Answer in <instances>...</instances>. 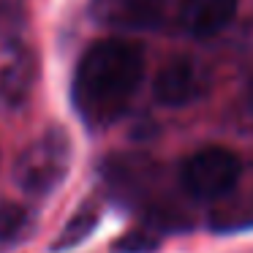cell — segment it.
<instances>
[{
  "label": "cell",
  "mask_w": 253,
  "mask_h": 253,
  "mask_svg": "<svg viewBox=\"0 0 253 253\" xmlns=\"http://www.w3.org/2000/svg\"><path fill=\"white\" fill-rule=\"evenodd\" d=\"M30 212L22 204H0V242H14L28 231Z\"/></svg>",
  "instance_id": "obj_10"
},
{
  "label": "cell",
  "mask_w": 253,
  "mask_h": 253,
  "mask_svg": "<svg viewBox=\"0 0 253 253\" xmlns=\"http://www.w3.org/2000/svg\"><path fill=\"white\" fill-rule=\"evenodd\" d=\"M98 218H101L98 204H95V202H84L82 207L77 210V215H74V218L66 223L63 234L57 237L55 251H68V248H77L79 242H84V240H87V237L95 231Z\"/></svg>",
  "instance_id": "obj_9"
},
{
  "label": "cell",
  "mask_w": 253,
  "mask_h": 253,
  "mask_svg": "<svg viewBox=\"0 0 253 253\" xmlns=\"http://www.w3.org/2000/svg\"><path fill=\"white\" fill-rule=\"evenodd\" d=\"M39 82V57L33 49L11 52V60L0 71V104L8 109H19L30 101L33 87Z\"/></svg>",
  "instance_id": "obj_6"
},
{
  "label": "cell",
  "mask_w": 253,
  "mask_h": 253,
  "mask_svg": "<svg viewBox=\"0 0 253 253\" xmlns=\"http://www.w3.org/2000/svg\"><path fill=\"white\" fill-rule=\"evenodd\" d=\"M166 0H90V11L101 25L115 30H150L164 17Z\"/></svg>",
  "instance_id": "obj_5"
},
{
  "label": "cell",
  "mask_w": 253,
  "mask_h": 253,
  "mask_svg": "<svg viewBox=\"0 0 253 253\" xmlns=\"http://www.w3.org/2000/svg\"><path fill=\"white\" fill-rule=\"evenodd\" d=\"M144 77V49L133 39L112 36L84 49L71 82V101L87 128L112 126L126 115Z\"/></svg>",
  "instance_id": "obj_1"
},
{
  "label": "cell",
  "mask_w": 253,
  "mask_h": 253,
  "mask_svg": "<svg viewBox=\"0 0 253 253\" xmlns=\"http://www.w3.org/2000/svg\"><path fill=\"white\" fill-rule=\"evenodd\" d=\"M25 30H28V3L0 0V46L8 52L22 49Z\"/></svg>",
  "instance_id": "obj_8"
},
{
  "label": "cell",
  "mask_w": 253,
  "mask_h": 253,
  "mask_svg": "<svg viewBox=\"0 0 253 253\" xmlns=\"http://www.w3.org/2000/svg\"><path fill=\"white\" fill-rule=\"evenodd\" d=\"M158 248V240L150 234H144V231H131V234H126L120 242L115 245L117 253H150Z\"/></svg>",
  "instance_id": "obj_11"
},
{
  "label": "cell",
  "mask_w": 253,
  "mask_h": 253,
  "mask_svg": "<svg viewBox=\"0 0 253 253\" xmlns=\"http://www.w3.org/2000/svg\"><path fill=\"white\" fill-rule=\"evenodd\" d=\"M210 87V77L193 57H177L166 63L153 79V95L161 106H188L199 101Z\"/></svg>",
  "instance_id": "obj_4"
},
{
  "label": "cell",
  "mask_w": 253,
  "mask_h": 253,
  "mask_svg": "<svg viewBox=\"0 0 253 253\" xmlns=\"http://www.w3.org/2000/svg\"><path fill=\"white\" fill-rule=\"evenodd\" d=\"M242 174V161L226 147H202L182 164V185L193 199L215 202L229 196Z\"/></svg>",
  "instance_id": "obj_3"
},
{
  "label": "cell",
  "mask_w": 253,
  "mask_h": 253,
  "mask_svg": "<svg viewBox=\"0 0 253 253\" xmlns=\"http://www.w3.org/2000/svg\"><path fill=\"white\" fill-rule=\"evenodd\" d=\"M237 14V0H180V25L196 39L218 36Z\"/></svg>",
  "instance_id": "obj_7"
},
{
  "label": "cell",
  "mask_w": 253,
  "mask_h": 253,
  "mask_svg": "<svg viewBox=\"0 0 253 253\" xmlns=\"http://www.w3.org/2000/svg\"><path fill=\"white\" fill-rule=\"evenodd\" d=\"M71 139L60 126H52L36 139L14 164V180L28 196H49L63 185L71 169Z\"/></svg>",
  "instance_id": "obj_2"
}]
</instances>
